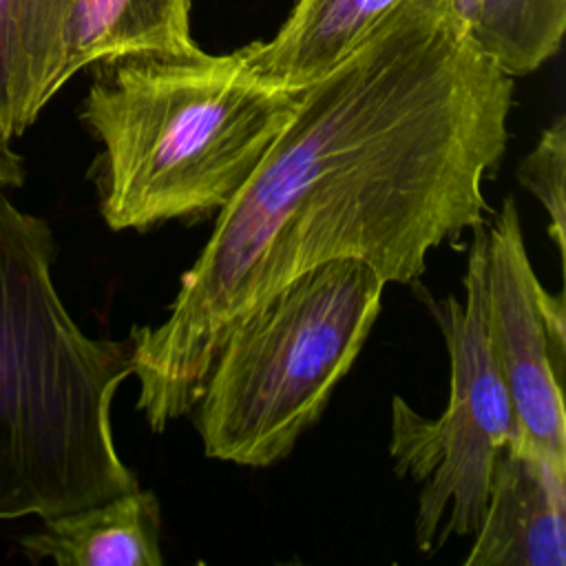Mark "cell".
<instances>
[{
    "label": "cell",
    "instance_id": "cell-1",
    "mask_svg": "<svg viewBox=\"0 0 566 566\" xmlns=\"http://www.w3.org/2000/svg\"><path fill=\"white\" fill-rule=\"evenodd\" d=\"M513 77L438 0H402L296 111L217 212L168 316L130 329L137 409L153 431L192 411L237 321L336 259L411 285L427 256L482 226L506 148Z\"/></svg>",
    "mask_w": 566,
    "mask_h": 566
},
{
    "label": "cell",
    "instance_id": "cell-2",
    "mask_svg": "<svg viewBox=\"0 0 566 566\" xmlns=\"http://www.w3.org/2000/svg\"><path fill=\"white\" fill-rule=\"evenodd\" d=\"M53 261L49 223L0 188V522L46 520L139 486L111 429L135 338L84 334Z\"/></svg>",
    "mask_w": 566,
    "mask_h": 566
},
{
    "label": "cell",
    "instance_id": "cell-3",
    "mask_svg": "<svg viewBox=\"0 0 566 566\" xmlns=\"http://www.w3.org/2000/svg\"><path fill=\"white\" fill-rule=\"evenodd\" d=\"M301 91L254 80L239 53H133L93 64L80 108L102 144L88 175L111 230L219 212L287 126Z\"/></svg>",
    "mask_w": 566,
    "mask_h": 566
},
{
    "label": "cell",
    "instance_id": "cell-4",
    "mask_svg": "<svg viewBox=\"0 0 566 566\" xmlns=\"http://www.w3.org/2000/svg\"><path fill=\"white\" fill-rule=\"evenodd\" d=\"M385 285L369 263L336 259L237 321L192 407L206 455L241 467L287 458L356 363Z\"/></svg>",
    "mask_w": 566,
    "mask_h": 566
},
{
    "label": "cell",
    "instance_id": "cell-5",
    "mask_svg": "<svg viewBox=\"0 0 566 566\" xmlns=\"http://www.w3.org/2000/svg\"><path fill=\"white\" fill-rule=\"evenodd\" d=\"M486 230L473 228L464 301L413 290L436 318L451 360L447 409L424 418L400 396L391 402L389 453L398 475L422 484L416 511L420 551L473 535L486 509L500 453L517 438L515 413L486 338Z\"/></svg>",
    "mask_w": 566,
    "mask_h": 566
},
{
    "label": "cell",
    "instance_id": "cell-6",
    "mask_svg": "<svg viewBox=\"0 0 566 566\" xmlns=\"http://www.w3.org/2000/svg\"><path fill=\"white\" fill-rule=\"evenodd\" d=\"M486 241V338L515 413L517 438L566 462L564 296H553L539 283L513 197L504 199Z\"/></svg>",
    "mask_w": 566,
    "mask_h": 566
},
{
    "label": "cell",
    "instance_id": "cell-7",
    "mask_svg": "<svg viewBox=\"0 0 566 566\" xmlns=\"http://www.w3.org/2000/svg\"><path fill=\"white\" fill-rule=\"evenodd\" d=\"M467 566L566 564V462L515 438L497 458Z\"/></svg>",
    "mask_w": 566,
    "mask_h": 566
},
{
    "label": "cell",
    "instance_id": "cell-8",
    "mask_svg": "<svg viewBox=\"0 0 566 566\" xmlns=\"http://www.w3.org/2000/svg\"><path fill=\"white\" fill-rule=\"evenodd\" d=\"M71 0H0V188L24 184L13 142L27 133L62 75V35Z\"/></svg>",
    "mask_w": 566,
    "mask_h": 566
},
{
    "label": "cell",
    "instance_id": "cell-9",
    "mask_svg": "<svg viewBox=\"0 0 566 566\" xmlns=\"http://www.w3.org/2000/svg\"><path fill=\"white\" fill-rule=\"evenodd\" d=\"M402 0H296L268 42L239 49L243 69L272 88L303 91L334 71Z\"/></svg>",
    "mask_w": 566,
    "mask_h": 566
},
{
    "label": "cell",
    "instance_id": "cell-10",
    "mask_svg": "<svg viewBox=\"0 0 566 566\" xmlns=\"http://www.w3.org/2000/svg\"><path fill=\"white\" fill-rule=\"evenodd\" d=\"M159 502L139 486L111 500L46 517L20 537L31 562L57 566H161Z\"/></svg>",
    "mask_w": 566,
    "mask_h": 566
},
{
    "label": "cell",
    "instance_id": "cell-11",
    "mask_svg": "<svg viewBox=\"0 0 566 566\" xmlns=\"http://www.w3.org/2000/svg\"><path fill=\"white\" fill-rule=\"evenodd\" d=\"M192 0H71L62 35V75L133 53L188 55Z\"/></svg>",
    "mask_w": 566,
    "mask_h": 566
},
{
    "label": "cell",
    "instance_id": "cell-12",
    "mask_svg": "<svg viewBox=\"0 0 566 566\" xmlns=\"http://www.w3.org/2000/svg\"><path fill=\"white\" fill-rule=\"evenodd\" d=\"M460 24L502 73L528 75L559 51L566 0H475Z\"/></svg>",
    "mask_w": 566,
    "mask_h": 566
},
{
    "label": "cell",
    "instance_id": "cell-13",
    "mask_svg": "<svg viewBox=\"0 0 566 566\" xmlns=\"http://www.w3.org/2000/svg\"><path fill=\"white\" fill-rule=\"evenodd\" d=\"M564 166H566V119L557 117L544 133L535 148L522 159L517 168L520 184L533 192L548 212V234L555 241L559 256H564L566 206H564Z\"/></svg>",
    "mask_w": 566,
    "mask_h": 566
}]
</instances>
